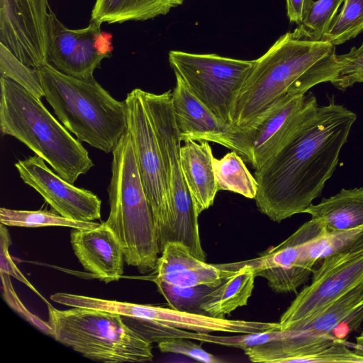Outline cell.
<instances>
[{
  "instance_id": "obj_1",
  "label": "cell",
  "mask_w": 363,
  "mask_h": 363,
  "mask_svg": "<svg viewBox=\"0 0 363 363\" xmlns=\"http://www.w3.org/2000/svg\"><path fill=\"white\" fill-rule=\"evenodd\" d=\"M357 114L334 97L307 94L299 118L277 151L255 171L259 211L274 222L304 213L333 175Z\"/></svg>"
},
{
  "instance_id": "obj_2",
  "label": "cell",
  "mask_w": 363,
  "mask_h": 363,
  "mask_svg": "<svg viewBox=\"0 0 363 363\" xmlns=\"http://www.w3.org/2000/svg\"><path fill=\"white\" fill-rule=\"evenodd\" d=\"M339 69L335 45L308 40L296 30L284 34L255 60L233 104L231 125L250 128L281 99L305 95L330 82Z\"/></svg>"
},
{
  "instance_id": "obj_3",
  "label": "cell",
  "mask_w": 363,
  "mask_h": 363,
  "mask_svg": "<svg viewBox=\"0 0 363 363\" xmlns=\"http://www.w3.org/2000/svg\"><path fill=\"white\" fill-rule=\"evenodd\" d=\"M0 87L3 135L21 141L71 184L94 167L81 142L49 112L40 99L3 76Z\"/></svg>"
},
{
  "instance_id": "obj_4",
  "label": "cell",
  "mask_w": 363,
  "mask_h": 363,
  "mask_svg": "<svg viewBox=\"0 0 363 363\" xmlns=\"http://www.w3.org/2000/svg\"><path fill=\"white\" fill-rule=\"evenodd\" d=\"M44 97L63 125L80 142L106 153L128 130L127 107L94 78L80 79L49 64L37 69Z\"/></svg>"
},
{
  "instance_id": "obj_5",
  "label": "cell",
  "mask_w": 363,
  "mask_h": 363,
  "mask_svg": "<svg viewBox=\"0 0 363 363\" xmlns=\"http://www.w3.org/2000/svg\"><path fill=\"white\" fill-rule=\"evenodd\" d=\"M105 222L120 242L125 262L145 274L155 270L160 253L157 226L139 173L132 139L125 132L112 151Z\"/></svg>"
},
{
  "instance_id": "obj_6",
  "label": "cell",
  "mask_w": 363,
  "mask_h": 363,
  "mask_svg": "<svg viewBox=\"0 0 363 363\" xmlns=\"http://www.w3.org/2000/svg\"><path fill=\"white\" fill-rule=\"evenodd\" d=\"M48 315L51 335L88 359L110 363L153 359L152 342L118 314L84 307L59 310L48 304Z\"/></svg>"
},
{
  "instance_id": "obj_7",
  "label": "cell",
  "mask_w": 363,
  "mask_h": 363,
  "mask_svg": "<svg viewBox=\"0 0 363 363\" xmlns=\"http://www.w3.org/2000/svg\"><path fill=\"white\" fill-rule=\"evenodd\" d=\"M143 96L160 146L169 193V218L160 252L167 243L179 242L196 258L205 261L199 230V214L180 164L182 141L172 109V90L162 94L143 90Z\"/></svg>"
},
{
  "instance_id": "obj_8",
  "label": "cell",
  "mask_w": 363,
  "mask_h": 363,
  "mask_svg": "<svg viewBox=\"0 0 363 363\" xmlns=\"http://www.w3.org/2000/svg\"><path fill=\"white\" fill-rule=\"evenodd\" d=\"M168 58L175 76L218 118L231 125L233 104L255 60L179 50H171Z\"/></svg>"
},
{
  "instance_id": "obj_9",
  "label": "cell",
  "mask_w": 363,
  "mask_h": 363,
  "mask_svg": "<svg viewBox=\"0 0 363 363\" xmlns=\"http://www.w3.org/2000/svg\"><path fill=\"white\" fill-rule=\"evenodd\" d=\"M327 233L320 220L311 218L288 238L259 257L216 265L228 271L247 265L253 269L256 277L265 278L274 291H296L308 281L314 265L322 259L323 242Z\"/></svg>"
},
{
  "instance_id": "obj_10",
  "label": "cell",
  "mask_w": 363,
  "mask_h": 363,
  "mask_svg": "<svg viewBox=\"0 0 363 363\" xmlns=\"http://www.w3.org/2000/svg\"><path fill=\"white\" fill-rule=\"evenodd\" d=\"M363 284V239L323 258L305 286L282 314L281 330H294L343 294Z\"/></svg>"
},
{
  "instance_id": "obj_11",
  "label": "cell",
  "mask_w": 363,
  "mask_h": 363,
  "mask_svg": "<svg viewBox=\"0 0 363 363\" xmlns=\"http://www.w3.org/2000/svg\"><path fill=\"white\" fill-rule=\"evenodd\" d=\"M128 130L130 134L139 173L157 230L160 250L169 218L167 176L158 141L148 116L143 90L134 89L127 94Z\"/></svg>"
},
{
  "instance_id": "obj_12",
  "label": "cell",
  "mask_w": 363,
  "mask_h": 363,
  "mask_svg": "<svg viewBox=\"0 0 363 363\" xmlns=\"http://www.w3.org/2000/svg\"><path fill=\"white\" fill-rule=\"evenodd\" d=\"M48 0H0V44L24 65L48 64Z\"/></svg>"
},
{
  "instance_id": "obj_13",
  "label": "cell",
  "mask_w": 363,
  "mask_h": 363,
  "mask_svg": "<svg viewBox=\"0 0 363 363\" xmlns=\"http://www.w3.org/2000/svg\"><path fill=\"white\" fill-rule=\"evenodd\" d=\"M101 23L91 21L85 28L66 27L50 10V45L48 64L71 77L89 79L94 78L101 61L110 57L113 49L112 35L102 31Z\"/></svg>"
},
{
  "instance_id": "obj_14",
  "label": "cell",
  "mask_w": 363,
  "mask_h": 363,
  "mask_svg": "<svg viewBox=\"0 0 363 363\" xmlns=\"http://www.w3.org/2000/svg\"><path fill=\"white\" fill-rule=\"evenodd\" d=\"M38 155L18 160L14 166L23 182L32 187L60 216L91 222L101 218V199L78 188L51 170Z\"/></svg>"
},
{
  "instance_id": "obj_15",
  "label": "cell",
  "mask_w": 363,
  "mask_h": 363,
  "mask_svg": "<svg viewBox=\"0 0 363 363\" xmlns=\"http://www.w3.org/2000/svg\"><path fill=\"white\" fill-rule=\"evenodd\" d=\"M307 94L286 96L250 128L240 133L238 154L256 170L277 151L297 123Z\"/></svg>"
},
{
  "instance_id": "obj_16",
  "label": "cell",
  "mask_w": 363,
  "mask_h": 363,
  "mask_svg": "<svg viewBox=\"0 0 363 363\" xmlns=\"http://www.w3.org/2000/svg\"><path fill=\"white\" fill-rule=\"evenodd\" d=\"M172 105L181 141L212 142L237 152L241 129L218 118L178 77L172 91Z\"/></svg>"
},
{
  "instance_id": "obj_17",
  "label": "cell",
  "mask_w": 363,
  "mask_h": 363,
  "mask_svg": "<svg viewBox=\"0 0 363 363\" xmlns=\"http://www.w3.org/2000/svg\"><path fill=\"white\" fill-rule=\"evenodd\" d=\"M70 242L79 262L97 279L108 284L122 277L124 252L105 222L94 228H72Z\"/></svg>"
},
{
  "instance_id": "obj_18",
  "label": "cell",
  "mask_w": 363,
  "mask_h": 363,
  "mask_svg": "<svg viewBox=\"0 0 363 363\" xmlns=\"http://www.w3.org/2000/svg\"><path fill=\"white\" fill-rule=\"evenodd\" d=\"M157 279L180 287L208 285L216 287L230 271L219 268L196 258L184 244L167 243L156 267Z\"/></svg>"
},
{
  "instance_id": "obj_19",
  "label": "cell",
  "mask_w": 363,
  "mask_h": 363,
  "mask_svg": "<svg viewBox=\"0 0 363 363\" xmlns=\"http://www.w3.org/2000/svg\"><path fill=\"white\" fill-rule=\"evenodd\" d=\"M179 152L180 164L198 213L213 204L218 191L213 171V155L208 141L184 142Z\"/></svg>"
},
{
  "instance_id": "obj_20",
  "label": "cell",
  "mask_w": 363,
  "mask_h": 363,
  "mask_svg": "<svg viewBox=\"0 0 363 363\" xmlns=\"http://www.w3.org/2000/svg\"><path fill=\"white\" fill-rule=\"evenodd\" d=\"M342 340L332 335H315L298 330H281L278 339L243 351L252 362H296L301 357L318 352Z\"/></svg>"
},
{
  "instance_id": "obj_21",
  "label": "cell",
  "mask_w": 363,
  "mask_h": 363,
  "mask_svg": "<svg viewBox=\"0 0 363 363\" xmlns=\"http://www.w3.org/2000/svg\"><path fill=\"white\" fill-rule=\"evenodd\" d=\"M304 213L320 220L330 233L350 231L363 227V187L342 189L337 194L311 204Z\"/></svg>"
},
{
  "instance_id": "obj_22",
  "label": "cell",
  "mask_w": 363,
  "mask_h": 363,
  "mask_svg": "<svg viewBox=\"0 0 363 363\" xmlns=\"http://www.w3.org/2000/svg\"><path fill=\"white\" fill-rule=\"evenodd\" d=\"M255 277L253 269L247 265L230 271L222 283L206 296L201 309L206 315L224 318L236 308L246 306Z\"/></svg>"
},
{
  "instance_id": "obj_23",
  "label": "cell",
  "mask_w": 363,
  "mask_h": 363,
  "mask_svg": "<svg viewBox=\"0 0 363 363\" xmlns=\"http://www.w3.org/2000/svg\"><path fill=\"white\" fill-rule=\"evenodd\" d=\"M184 0H96L91 21L122 23L129 21H144L166 15Z\"/></svg>"
},
{
  "instance_id": "obj_24",
  "label": "cell",
  "mask_w": 363,
  "mask_h": 363,
  "mask_svg": "<svg viewBox=\"0 0 363 363\" xmlns=\"http://www.w3.org/2000/svg\"><path fill=\"white\" fill-rule=\"evenodd\" d=\"M213 171L218 189L239 194L247 199H255L258 185L242 157L235 151L222 158H213Z\"/></svg>"
},
{
  "instance_id": "obj_25",
  "label": "cell",
  "mask_w": 363,
  "mask_h": 363,
  "mask_svg": "<svg viewBox=\"0 0 363 363\" xmlns=\"http://www.w3.org/2000/svg\"><path fill=\"white\" fill-rule=\"evenodd\" d=\"M0 222L6 226L24 228L60 226L77 229L94 228L101 224L94 221L75 220L47 211L14 210L3 207L0 208Z\"/></svg>"
},
{
  "instance_id": "obj_26",
  "label": "cell",
  "mask_w": 363,
  "mask_h": 363,
  "mask_svg": "<svg viewBox=\"0 0 363 363\" xmlns=\"http://www.w3.org/2000/svg\"><path fill=\"white\" fill-rule=\"evenodd\" d=\"M342 4L321 39L335 46L363 32V0H344Z\"/></svg>"
},
{
  "instance_id": "obj_27",
  "label": "cell",
  "mask_w": 363,
  "mask_h": 363,
  "mask_svg": "<svg viewBox=\"0 0 363 363\" xmlns=\"http://www.w3.org/2000/svg\"><path fill=\"white\" fill-rule=\"evenodd\" d=\"M153 281L169 307L182 311L206 314L201 309V304L206 296L215 287L208 285L180 287L157 279Z\"/></svg>"
},
{
  "instance_id": "obj_28",
  "label": "cell",
  "mask_w": 363,
  "mask_h": 363,
  "mask_svg": "<svg viewBox=\"0 0 363 363\" xmlns=\"http://www.w3.org/2000/svg\"><path fill=\"white\" fill-rule=\"evenodd\" d=\"M344 0H318L303 22L295 29L302 37L321 40Z\"/></svg>"
},
{
  "instance_id": "obj_29",
  "label": "cell",
  "mask_w": 363,
  "mask_h": 363,
  "mask_svg": "<svg viewBox=\"0 0 363 363\" xmlns=\"http://www.w3.org/2000/svg\"><path fill=\"white\" fill-rule=\"evenodd\" d=\"M1 76L10 79L24 87L36 97L44 96L40 77L36 69L20 62L0 44Z\"/></svg>"
},
{
  "instance_id": "obj_30",
  "label": "cell",
  "mask_w": 363,
  "mask_h": 363,
  "mask_svg": "<svg viewBox=\"0 0 363 363\" xmlns=\"http://www.w3.org/2000/svg\"><path fill=\"white\" fill-rule=\"evenodd\" d=\"M340 69L330 82L335 88L345 91L356 83H363V43L348 53L338 55Z\"/></svg>"
},
{
  "instance_id": "obj_31",
  "label": "cell",
  "mask_w": 363,
  "mask_h": 363,
  "mask_svg": "<svg viewBox=\"0 0 363 363\" xmlns=\"http://www.w3.org/2000/svg\"><path fill=\"white\" fill-rule=\"evenodd\" d=\"M296 362L311 363H363V353L359 352L342 340L321 351L301 357Z\"/></svg>"
},
{
  "instance_id": "obj_32",
  "label": "cell",
  "mask_w": 363,
  "mask_h": 363,
  "mask_svg": "<svg viewBox=\"0 0 363 363\" xmlns=\"http://www.w3.org/2000/svg\"><path fill=\"white\" fill-rule=\"evenodd\" d=\"M157 347L162 352L180 354L201 362L218 363L222 362L189 339H167L158 342Z\"/></svg>"
},
{
  "instance_id": "obj_33",
  "label": "cell",
  "mask_w": 363,
  "mask_h": 363,
  "mask_svg": "<svg viewBox=\"0 0 363 363\" xmlns=\"http://www.w3.org/2000/svg\"><path fill=\"white\" fill-rule=\"evenodd\" d=\"M9 276L10 275L1 272L2 283L1 286L4 294L3 296L5 300L11 306V307L14 308L17 311V313H19L28 321L33 324L35 327H37L43 333L51 335L52 329L49 323H45V321L38 318V317L31 314L23 307V303L21 302V300L16 296L12 287V285L11 284Z\"/></svg>"
},
{
  "instance_id": "obj_34",
  "label": "cell",
  "mask_w": 363,
  "mask_h": 363,
  "mask_svg": "<svg viewBox=\"0 0 363 363\" xmlns=\"http://www.w3.org/2000/svg\"><path fill=\"white\" fill-rule=\"evenodd\" d=\"M6 225L1 223L0 235H1V272L7 274L10 276L18 279L23 284L30 288L33 291L38 294L35 287L27 280L21 271L18 269L9 252V247L11 244L10 235Z\"/></svg>"
},
{
  "instance_id": "obj_35",
  "label": "cell",
  "mask_w": 363,
  "mask_h": 363,
  "mask_svg": "<svg viewBox=\"0 0 363 363\" xmlns=\"http://www.w3.org/2000/svg\"><path fill=\"white\" fill-rule=\"evenodd\" d=\"M286 14L291 23L301 25L308 16L313 0H286Z\"/></svg>"
},
{
  "instance_id": "obj_36",
  "label": "cell",
  "mask_w": 363,
  "mask_h": 363,
  "mask_svg": "<svg viewBox=\"0 0 363 363\" xmlns=\"http://www.w3.org/2000/svg\"><path fill=\"white\" fill-rule=\"evenodd\" d=\"M351 348L363 353V330L359 336L356 337V344H350Z\"/></svg>"
}]
</instances>
